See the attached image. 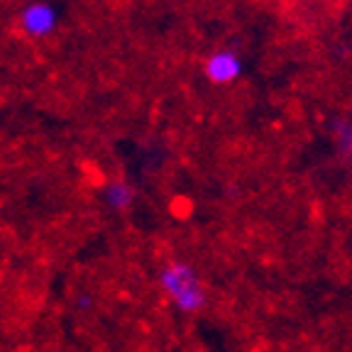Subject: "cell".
I'll return each mask as SVG.
<instances>
[{"instance_id":"6da1fadb","label":"cell","mask_w":352,"mask_h":352,"mask_svg":"<svg viewBox=\"0 0 352 352\" xmlns=\"http://www.w3.org/2000/svg\"><path fill=\"white\" fill-rule=\"evenodd\" d=\"M157 281H160L164 296L184 316L201 314L208 303V292H206L204 281L188 262H182V259L166 262L157 274Z\"/></svg>"},{"instance_id":"277c9868","label":"cell","mask_w":352,"mask_h":352,"mask_svg":"<svg viewBox=\"0 0 352 352\" xmlns=\"http://www.w3.org/2000/svg\"><path fill=\"white\" fill-rule=\"evenodd\" d=\"M103 201L108 204V208L113 210H127L135 204V191L130 184L125 182H110L103 188Z\"/></svg>"},{"instance_id":"7a4b0ae2","label":"cell","mask_w":352,"mask_h":352,"mask_svg":"<svg viewBox=\"0 0 352 352\" xmlns=\"http://www.w3.org/2000/svg\"><path fill=\"white\" fill-rule=\"evenodd\" d=\"M56 25H59V10L52 6L50 0H32L17 15V28L30 39L50 37L56 30Z\"/></svg>"},{"instance_id":"5b68a950","label":"cell","mask_w":352,"mask_h":352,"mask_svg":"<svg viewBox=\"0 0 352 352\" xmlns=\"http://www.w3.org/2000/svg\"><path fill=\"white\" fill-rule=\"evenodd\" d=\"M330 130H333V138H336L338 144V152L350 160L352 164V120L347 118H336V120L330 122Z\"/></svg>"},{"instance_id":"3957f363","label":"cell","mask_w":352,"mask_h":352,"mask_svg":"<svg viewBox=\"0 0 352 352\" xmlns=\"http://www.w3.org/2000/svg\"><path fill=\"white\" fill-rule=\"evenodd\" d=\"M204 74L215 86H226V83L237 81V78L245 74V61H242V56L237 54V52L218 50L206 59Z\"/></svg>"}]
</instances>
